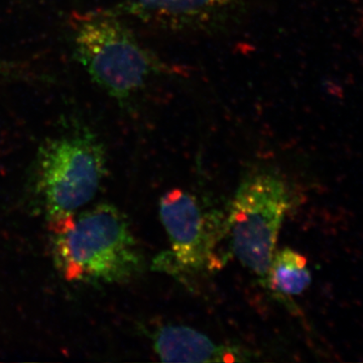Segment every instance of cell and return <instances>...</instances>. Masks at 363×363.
<instances>
[{"instance_id": "obj_4", "label": "cell", "mask_w": 363, "mask_h": 363, "mask_svg": "<svg viewBox=\"0 0 363 363\" xmlns=\"http://www.w3.org/2000/svg\"><path fill=\"white\" fill-rule=\"evenodd\" d=\"M285 181L272 169H257L236 190L225 218L231 252L264 283L279 230L290 210Z\"/></svg>"}, {"instance_id": "obj_2", "label": "cell", "mask_w": 363, "mask_h": 363, "mask_svg": "<svg viewBox=\"0 0 363 363\" xmlns=\"http://www.w3.org/2000/svg\"><path fill=\"white\" fill-rule=\"evenodd\" d=\"M74 52L93 82L121 106L130 105L150 81L176 73L138 40L123 18L107 11L76 23Z\"/></svg>"}, {"instance_id": "obj_9", "label": "cell", "mask_w": 363, "mask_h": 363, "mask_svg": "<svg viewBox=\"0 0 363 363\" xmlns=\"http://www.w3.org/2000/svg\"><path fill=\"white\" fill-rule=\"evenodd\" d=\"M9 72V69H7L6 65H4V64H2L1 62H0V77H2V76L6 75V73Z\"/></svg>"}, {"instance_id": "obj_5", "label": "cell", "mask_w": 363, "mask_h": 363, "mask_svg": "<svg viewBox=\"0 0 363 363\" xmlns=\"http://www.w3.org/2000/svg\"><path fill=\"white\" fill-rule=\"evenodd\" d=\"M160 217L169 250L155 259V271L186 276L222 266L217 247L225 233V220L220 215L207 211L195 195L173 189L160 201Z\"/></svg>"}, {"instance_id": "obj_8", "label": "cell", "mask_w": 363, "mask_h": 363, "mask_svg": "<svg viewBox=\"0 0 363 363\" xmlns=\"http://www.w3.org/2000/svg\"><path fill=\"white\" fill-rule=\"evenodd\" d=\"M311 281L307 259L292 248L286 247L272 255L264 283L279 298H288L304 293Z\"/></svg>"}, {"instance_id": "obj_6", "label": "cell", "mask_w": 363, "mask_h": 363, "mask_svg": "<svg viewBox=\"0 0 363 363\" xmlns=\"http://www.w3.org/2000/svg\"><path fill=\"white\" fill-rule=\"evenodd\" d=\"M250 0H121L108 13L177 33H212L242 16Z\"/></svg>"}, {"instance_id": "obj_3", "label": "cell", "mask_w": 363, "mask_h": 363, "mask_svg": "<svg viewBox=\"0 0 363 363\" xmlns=\"http://www.w3.org/2000/svg\"><path fill=\"white\" fill-rule=\"evenodd\" d=\"M106 166L104 143L89 130L66 131L45 140L35 157L30 183L40 211L54 224L89 206Z\"/></svg>"}, {"instance_id": "obj_1", "label": "cell", "mask_w": 363, "mask_h": 363, "mask_svg": "<svg viewBox=\"0 0 363 363\" xmlns=\"http://www.w3.org/2000/svg\"><path fill=\"white\" fill-rule=\"evenodd\" d=\"M52 226V259L68 281L114 285L143 272L142 250L128 217L114 205L86 207Z\"/></svg>"}, {"instance_id": "obj_7", "label": "cell", "mask_w": 363, "mask_h": 363, "mask_svg": "<svg viewBox=\"0 0 363 363\" xmlns=\"http://www.w3.org/2000/svg\"><path fill=\"white\" fill-rule=\"evenodd\" d=\"M155 352L162 362H248L252 351L215 342L183 325H162L152 335Z\"/></svg>"}]
</instances>
